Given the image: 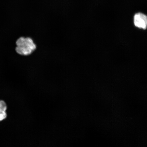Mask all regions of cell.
Returning <instances> with one entry per match:
<instances>
[{"mask_svg":"<svg viewBox=\"0 0 147 147\" xmlns=\"http://www.w3.org/2000/svg\"><path fill=\"white\" fill-rule=\"evenodd\" d=\"M7 117V114L5 111L0 110V121L4 120Z\"/></svg>","mask_w":147,"mask_h":147,"instance_id":"277c9868","label":"cell"},{"mask_svg":"<svg viewBox=\"0 0 147 147\" xmlns=\"http://www.w3.org/2000/svg\"><path fill=\"white\" fill-rule=\"evenodd\" d=\"M16 50L18 54L27 56L35 51L36 46L32 38L21 37L16 42Z\"/></svg>","mask_w":147,"mask_h":147,"instance_id":"6da1fadb","label":"cell"},{"mask_svg":"<svg viewBox=\"0 0 147 147\" xmlns=\"http://www.w3.org/2000/svg\"><path fill=\"white\" fill-rule=\"evenodd\" d=\"M134 21L135 26L139 28L146 29L147 27V17L146 15L139 12L134 16Z\"/></svg>","mask_w":147,"mask_h":147,"instance_id":"7a4b0ae2","label":"cell"},{"mask_svg":"<svg viewBox=\"0 0 147 147\" xmlns=\"http://www.w3.org/2000/svg\"><path fill=\"white\" fill-rule=\"evenodd\" d=\"M7 107L4 101L0 100V110L6 111Z\"/></svg>","mask_w":147,"mask_h":147,"instance_id":"3957f363","label":"cell"}]
</instances>
